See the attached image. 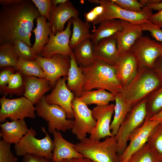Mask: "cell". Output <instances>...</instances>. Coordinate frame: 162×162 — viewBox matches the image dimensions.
<instances>
[{"mask_svg": "<svg viewBox=\"0 0 162 162\" xmlns=\"http://www.w3.org/2000/svg\"><path fill=\"white\" fill-rule=\"evenodd\" d=\"M35 108L38 116L48 122V130L50 133L52 134L55 130L65 132L72 128L74 120L67 119L66 112L60 106L48 104L45 96L42 97Z\"/></svg>", "mask_w": 162, "mask_h": 162, "instance_id": "obj_8", "label": "cell"}, {"mask_svg": "<svg viewBox=\"0 0 162 162\" xmlns=\"http://www.w3.org/2000/svg\"><path fill=\"white\" fill-rule=\"evenodd\" d=\"M16 69L7 67L2 68L0 72V87L7 85L12 76L16 72Z\"/></svg>", "mask_w": 162, "mask_h": 162, "instance_id": "obj_42", "label": "cell"}, {"mask_svg": "<svg viewBox=\"0 0 162 162\" xmlns=\"http://www.w3.org/2000/svg\"><path fill=\"white\" fill-rule=\"evenodd\" d=\"M159 58V61L157 59L156 61L154 68H155V70L158 73L159 78H160L162 80V59L160 56Z\"/></svg>", "mask_w": 162, "mask_h": 162, "instance_id": "obj_46", "label": "cell"}, {"mask_svg": "<svg viewBox=\"0 0 162 162\" xmlns=\"http://www.w3.org/2000/svg\"><path fill=\"white\" fill-rule=\"evenodd\" d=\"M23 0H0V4L2 6L10 5L22 2Z\"/></svg>", "mask_w": 162, "mask_h": 162, "instance_id": "obj_47", "label": "cell"}, {"mask_svg": "<svg viewBox=\"0 0 162 162\" xmlns=\"http://www.w3.org/2000/svg\"></svg>", "mask_w": 162, "mask_h": 162, "instance_id": "obj_55", "label": "cell"}, {"mask_svg": "<svg viewBox=\"0 0 162 162\" xmlns=\"http://www.w3.org/2000/svg\"><path fill=\"white\" fill-rule=\"evenodd\" d=\"M149 68H141L134 78L120 92L133 107L147 95L155 90L160 83L159 77Z\"/></svg>", "mask_w": 162, "mask_h": 162, "instance_id": "obj_3", "label": "cell"}, {"mask_svg": "<svg viewBox=\"0 0 162 162\" xmlns=\"http://www.w3.org/2000/svg\"><path fill=\"white\" fill-rule=\"evenodd\" d=\"M16 69L24 76L45 78L44 71L36 60H29L20 58L17 62Z\"/></svg>", "mask_w": 162, "mask_h": 162, "instance_id": "obj_33", "label": "cell"}, {"mask_svg": "<svg viewBox=\"0 0 162 162\" xmlns=\"http://www.w3.org/2000/svg\"><path fill=\"white\" fill-rule=\"evenodd\" d=\"M40 16L32 0L2 6L0 10V45L21 40L31 46L34 21Z\"/></svg>", "mask_w": 162, "mask_h": 162, "instance_id": "obj_1", "label": "cell"}, {"mask_svg": "<svg viewBox=\"0 0 162 162\" xmlns=\"http://www.w3.org/2000/svg\"><path fill=\"white\" fill-rule=\"evenodd\" d=\"M0 126V137L10 144L18 143L29 129L24 119L6 121Z\"/></svg>", "mask_w": 162, "mask_h": 162, "instance_id": "obj_23", "label": "cell"}, {"mask_svg": "<svg viewBox=\"0 0 162 162\" xmlns=\"http://www.w3.org/2000/svg\"><path fill=\"white\" fill-rule=\"evenodd\" d=\"M142 31L149 32L156 40L162 42V29L150 22H146L140 24Z\"/></svg>", "mask_w": 162, "mask_h": 162, "instance_id": "obj_41", "label": "cell"}, {"mask_svg": "<svg viewBox=\"0 0 162 162\" xmlns=\"http://www.w3.org/2000/svg\"><path fill=\"white\" fill-rule=\"evenodd\" d=\"M73 53L76 62L82 67L91 65L96 60L94 53L93 44L90 39L79 45L74 50Z\"/></svg>", "mask_w": 162, "mask_h": 162, "instance_id": "obj_29", "label": "cell"}, {"mask_svg": "<svg viewBox=\"0 0 162 162\" xmlns=\"http://www.w3.org/2000/svg\"><path fill=\"white\" fill-rule=\"evenodd\" d=\"M54 148L51 161L55 162L64 159L82 158L83 155L74 148V144L66 140L59 131L55 130L52 134Z\"/></svg>", "mask_w": 162, "mask_h": 162, "instance_id": "obj_22", "label": "cell"}, {"mask_svg": "<svg viewBox=\"0 0 162 162\" xmlns=\"http://www.w3.org/2000/svg\"><path fill=\"white\" fill-rule=\"evenodd\" d=\"M38 9L41 16L46 18L49 22L52 8L50 0H32Z\"/></svg>", "mask_w": 162, "mask_h": 162, "instance_id": "obj_39", "label": "cell"}, {"mask_svg": "<svg viewBox=\"0 0 162 162\" xmlns=\"http://www.w3.org/2000/svg\"><path fill=\"white\" fill-rule=\"evenodd\" d=\"M104 10V8L101 5L96 7L90 11L84 14L86 22H93L94 20L100 15L101 14Z\"/></svg>", "mask_w": 162, "mask_h": 162, "instance_id": "obj_43", "label": "cell"}, {"mask_svg": "<svg viewBox=\"0 0 162 162\" xmlns=\"http://www.w3.org/2000/svg\"><path fill=\"white\" fill-rule=\"evenodd\" d=\"M71 20L73 28L69 46L72 50L82 42L90 39L91 34L89 23L83 21L78 17L72 18Z\"/></svg>", "mask_w": 162, "mask_h": 162, "instance_id": "obj_28", "label": "cell"}, {"mask_svg": "<svg viewBox=\"0 0 162 162\" xmlns=\"http://www.w3.org/2000/svg\"><path fill=\"white\" fill-rule=\"evenodd\" d=\"M0 90L1 93L5 95L20 96L23 94L25 92L24 76L17 70L11 77L8 84L0 87Z\"/></svg>", "mask_w": 162, "mask_h": 162, "instance_id": "obj_31", "label": "cell"}, {"mask_svg": "<svg viewBox=\"0 0 162 162\" xmlns=\"http://www.w3.org/2000/svg\"><path fill=\"white\" fill-rule=\"evenodd\" d=\"M90 2L99 4L104 8L102 13L94 20V24L108 20L119 19L134 24L140 25L149 22L148 19L153 14L152 9L146 6L140 12H134L123 9L111 0H91Z\"/></svg>", "mask_w": 162, "mask_h": 162, "instance_id": "obj_5", "label": "cell"}, {"mask_svg": "<svg viewBox=\"0 0 162 162\" xmlns=\"http://www.w3.org/2000/svg\"><path fill=\"white\" fill-rule=\"evenodd\" d=\"M41 130L45 136L38 139L36 138L37 134L34 128L32 127L28 129L19 142L15 145V152L17 156L23 157L26 154H32L51 160L54 148L53 140L43 126Z\"/></svg>", "mask_w": 162, "mask_h": 162, "instance_id": "obj_6", "label": "cell"}, {"mask_svg": "<svg viewBox=\"0 0 162 162\" xmlns=\"http://www.w3.org/2000/svg\"><path fill=\"white\" fill-rule=\"evenodd\" d=\"M127 162H162V158L147 143L134 152Z\"/></svg>", "mask_w": 162, "mask_h": 162, "instance_id": "obj_32", "label": "cell"}, {"mask_svg": "<svg viewBox=\"0 0 162 162\" xmlns=\"http://www.w3.org/2000/svg\"><path fill=\"white\" fill-rule=\"evenodd\" d=\"M72 24L71 18L68 21L66 28L63 31L55 35L51 32L49 41L41 52L42 57L50 58L56 54L70 56L73 52L69 46L70 38L72 34L70 29Z\"/></svg>", "mask_w": 162, "mask_h": 162, "instance_id": "obj_13", "label": "cell"}, {"mask_svg": "<svg viewBox=\"0 0 162 162\" xmlns=\"http://www.w3.org/2000/svg\"><path fill=\"white\" fill-rule=\"evenodd\" d=\"M147 143L162 158V122L154 129Z\"/></svg>", "mask_w": 162, "mask_h": 162, "instance_id": "obj_37", "label": "cell"}, {"mask_svg": "<svg viewBox=\"0 0 162 162\" xmlns=\"http://www.w3.org/2000/svg\"><path fill=\"white\" fill-rule=\"evenodd\" d=\"M13 45L15 52L19 58L29 60H35L37 56L33 52L32 47L24 41L17 40L14 42Z\"/></svg>", "mask_w": 162, "mask_h": 162, "instance_id": "obj_36", "label": "cell"}, {"mask_svg": "<svg viewBox=\"0 0 162 162\" xmlns=\"http://www.w3.org/2000/svg\"><path fill=\"white\" fill-rule=\"evenodd\" d=\"M70 66L67 77L66 86L75 97L80 98L83 91L85 77L82 67L78 66L75 60L73 52L69 56Z\"/></svg>", "mask_w": 162, "mask_h": 162, "instance_id": "obj_24", "label": "cell"}, {"mask_svg": "<svg viewBox=\"0 0 162 162\" xmlns=\"http://www.w3.org/2000/svg\"><path fill=\"white\" fill-rule=\"evenodd\" d=\"M161 58L162 59V47L161 48L160 52V56Z\"/></svg>", "mask_w": 162, "mask_h": 162, "instance_id": "obj_54", "label": "cell"}, {"mask_svg": "<svg viewBox=\"0 0 162 162\" xmlns=\"http://www.w3.org/2000/svg\"><path fill=\"white\" fill-rule=\"evenodd\" d=\"M87 106L80 98L75 97L72 103L74 120L71 132L80 141L92 132L96 123L92 110Z\"/></svg>", "mask_w": 162, "mask_h": 162, "instance_id": "obj_10", "label": "cell"}, {"mask_svg": "<svg viewBox=\"0 0 162 162\" xmlns=\"http://www.w3.org/2000/svg\"><path fill=\"white\" fill-rule=\"evenodd\" d=\"M55 162H72L71 159H64Z\"/></svg>", "mask_w": 162, "mask_h": 162, "instance_id": "obj_53", "label": "cell"}, {"mask_svg": "<svg viewBox=\"0 0 162 162\" xmlns=\"http://www.w3.org/2000/svg\"><path fill=\"white\" fill-rule=\"evenodd\" d=\"M146 6L152 10H156L158 11L162 10V2L157 4L148 5Z\"/></svg>", "mask_w": 162, "mask_h": 162, "instance_id": "obj_49", "label": "cell"}, {"mask_svg": "<svg viewBox=\"0 0 162 162\" xmlns=\"http://www.w3.org/2000/svg\"><path fill=\"white\" fill-rule=\"evenodd\" d=\"M121 8L129 11L138 12L144 7L137 0H111Z\"/></svg>", "mask_w": 162, "mask_h": 162, "instance_id": "obj_40", "label": "cell"}, {"mask_svg": "<svg viewBox=\"0 0 162 162\" xmlns=\"http://www.w3.org/2000/svg\"><path fill=\"white\" fill-rule=\"evenodd\" d=\"M121 20L122 29L114 35L116 40L118 50L120 53H122L130 50L137 39L142 35L143 31L140 25Z\"/></svg>", "mask_w": 162, "mask_h": 162, "instance_id": "obj_19", "label": "cell"}, {"mask_svg": "<svg viewBox=\"0 0 162 162\" xmlns=\"http://www.w3.org/2000/svg\"><path fill=\"white\" fill-rule=\"evenodd\" d=\"M46 157L32 154H26L23 156L22 162H51Z\"/></svg>", "mask_w": 162, "mask_h": 162, "instance_id": "obj_44", "label": "cell"}, {"mask_svg": "<svg viewBox=\"0 0 162 162\" xmlns=\"http://www.w3.org/2000/svg\"><path fill=\"white\" fill-rule=\"evenodd\" d=\"M162 44L142 35L136 40L130 50L137 57L139 68H146L152 69L157 59L160 56Z\"/></svg>", "mask_w": 162, "mask_h": 162, "instance_id": "obj_11", "label": "cell"}, {"mask_svg": "<svg viewBox=\"0 0 162 162\" xmlns=\"http://www.w3.org/2000/svg\"><path fill=\"white\" fill-rule=\"evenodd\" d=\"M140 2L144 7L149 4L159 3L162 2V0H140Z\"/></svg>", "mask_w": 162, "mask_h": 162, "instance_id": "obj_48", "label": "cell"}, {"mask_svg": "<svg viewBox=\"0 0 162 162\" xmlns=\"http://www.w3.org/2000/svg\"><path fill=\"white\" fill-rule=\"evenodd\" d=\"M162 122L161 120L146 118L143 124L130 136L129 139V144L123 153L119 156V162H127L134 152L147 143L152 131Z\"/></svg>", "mask_w": 162, "mask_h": 162, "instance_id": "obj_14", "label": "cell"}, {"mask_svg": "<svg viewBox=\"0 0 162 162\" xmlns=\"http://www.w3.org/2000/svg\"><path fill=\"white\" fill-rule=\"evenodd\" d=\"M82 69L86 79L83 91L103 88L115 96L121 92L123 86L116 76L114 66L96 60L91 65Z\"/></svg>", "mask_w": 162, "mask_h": 162, "instance_id": "obj_2", "label": "cell"}, {"mask_svg": "<svg viewBox=\"0 0 162 162\" xmlns=\"http://www.w3.org/2000/svg\"><path fill=\"white\" fill-rule=\"evenodd\" d=\"M149 22L161 28L162 27V10L153 14L148 18Z\"/></svg>", "mask_w": 162, "mask_h": 162, "instance_id": "obj_45", "label": "cell"}, {"mask_svg": "<svg viewBox=\"0 0 162 162\" xmlns=\"http://www.w3.org/2000/svg\"><path fill=\"white\" fill-rule=\"evenodd\" d=\"M71 159L72 162H93L89 159L84 157L74 158Z\"/></svg>", "mask_w": 162, "mask_h": 162, "instance_id": "obj_50", "label": "cell"}, {"mask_svg": "<svg viewBox=\"0 0 162 162\" xmlns=\"http://www.w3.org/2000/svg\"><path fill=\"white\" fill-rule=\"evenodd\" d=\"M74 144L75 149L83 157L93 162H119L117 142L115 136L105 138L102 141L86 137Z\"/></svg>", "mask_w": 162, "mask_h": 162, "instance_id": "obj_4", "label": "cell"}, {"mask_svg": "<svg viewBox=\"0 0 162 162\" xmlns=\"http://www.w3.org/2000/svg\"><path fill=\"white\" fill-rule=\"evenodd\" d=\"M115 101L114 115L110 126L112 134L113 136L117 134L121 125L133 107L120 92L115 96Z\"/></svg>", "mask_w": 162, "mask_h": 162, "instance_id": "obj_26", "label": "cell"}, {"mask_svg": "<svg viewBox=\"0 0 162 162\" xmlns=\"http://www.w3.org/2000/svg\"><path fill=\"white\" fill-rule=\"evenodd\" d=\"M67 77L64 76L57 80L55 86L51 92L45 96V99L50 104L60 106L65 111L68 118L72 119L74 115L72 103L75 96L66 86Z\"/></svg>", "mask_w": 162, "mask_h": 162, "instance_id": "obj_16", "label": "cell"}, {"mask_svg": "<svg viewBox=\"0 0 162 162\" xmlns=\"http://www.w3.org/2000/svg\"><path fill=\"white\" fill-rule=\"evenodd\" d=\"M37 26L33 32L34 34L35 40L32 47L33 52L37 56L40 55L44 46L48 42L51 32L50 24L46 22V19L40 16L36 18Z\"/></svg>", "mask_w": 162, "mask_h": 162, "instance_id": "obj_25", "label": "cell"}, {"mask_svg": "<svg viewBox=\"0 0 162 162\" xmlns=\"http://www.w3.org/2000/svg\"><path fill=\"white\" fill-rule=\"evenodd\" d=\"M146 101L147 98H145L132 108L114 136L117 142L118 156L126 149L130 135L144 123L147 116Z\"/></svg>", "mask_w": 162, "mask_h": 162, "instance_id": "obj_7", "label": "cell"}, {"mask_svg": "<svg viewBox=\"0 0 162 162\" xmlns=\"http://www.w3.org/2000/svg\"><path fill=\"white\" fill-rule=\"evenodd\" d=\"M79 15V11L69 0L56 6L52 7L49 22L52 32L55 35L63 31L66 22Z\"/></svg>", "mask_w": 162, "mask_h": 162, "instance_id": "obj_18", "label": "cell"}, {"mask_svg": "<svg viewBox=\"0 0 162 162\" xmlns=\"http://www.w3.org/2000/svg\"><path fill=\"white\" fill-rule=\"evenodd\" d=\"M0 122H4L7 118L13 120L36 118L34 104L24 96L10 99L4 95L0 99Z\"/></svg>", "mask_w": 162, "mask_h": 162, "instance_id": "obj_9", "label": "cell"}, {"mask_svg": "<svg viewBox=\"0 0 162 162\" xmlns=\"http://www.w3.org/2000/svg\"><path fill=\"white\" fill-rule=\"evenodd\" d=\"M149 119L152 120L162 121V110Z\"/></svg>", "mask_w": 162, "mask_h": 162, "instance_id": "obj_51", "label": "cell"}, {"mask_svg": "<svg viewBox=\"0 0 162 162\" xmlns=\"http://www.w3.org/2000/svg\"><path fill=\"white\" fill-rule=\"evenodd\" d=\"M115 104L97 106L93 110L92 116L96 121L94 128L90 134L89 138L99 141L100 139L113 136L110 129L112 117L114 111Z\"/></svg>", "mask_w": 162, "mask_h": 162, "instance_id": "obj_15", "label": "cell"}, {"mask_svg": "<svg viewBox=\"0 0 162 162\" xmlns=\"http://www.w3.org/2000/svg\"><path fill=\"white\" fill-rule=\"evenodd\" d=\"M116 76L123 87L127 85L136 74L139 67L138 59L131 51L120 53L114 66Z\"/></svg>", "mask_w": 162, "mask_h": 162, "instance_id": "obj_17", "label": "cell"}, {"mask_svg": "<svg viewBox=\"0 0 162 162\" xmlns=\"http://www.w3.org/2000/svg\"><path fill=\"white\" fill-rule=\"evenodd\" d=\"M67 0H51L52 7H56L62 3L65 2Z\"/></svg>", "mask_w": 162, "mask_h": 162, "instance_id": "obj_52", "label": "cell"}, {"mask_svg": "<svg viewBox=\"0 0 162 162\" xmlns=\"http://www.w3.org/2000/svg\"><path fill=\"white\" fill-rule=\"evenodd\" d=\"M98 28L92 31L90 39L93 44L101 40L110 37L121 30L122 27L120 20H106L101 22Z\"/></svg>", "mask_w": 162, "mask_h": 162, "instance_id": "obj_27", "label": "cell"}, {"mask_svg": "<svg viewBox=\"0 0 162 162\" xmlns=\"http://www.w3.org/2000/svg\"><path fill=\"white\" fill-rule=\"evenodd\" d=\"M35 60L44 71L45 78L54 88L57 80L62 76H67L70 66V57L56 54L50 58L37 56Z\"/></svg>", "mask_w": 162, "mask_h": 162, "instance_id": "obj_12", "label": "cell"}, {"mask_svg": "<svg viewBox=\"0 0 162 162\" xmlns=\"http://www.w3.org/2000/svg\"><path fill=\"white\" fill-rule=\"evenodd\" d=\"M14 50L13 45L7 43L0 45V68L7 67L16 68L19 59Z\"/></svg>", "mask_w": 162, "mask_h": 162, "instance_id": "obj_34", "label": "cell"}, {"mask_svg": "<svg viewBox=\"0 0 162 162\" xmlns=\"http://www.w3.org/2000/svg\"><path fill=\"white\" fill-rule=\"evenodd\" d=\"M93 49L96 60L115 66L120 53L114 35L102 39L97 43L93 44Z\"/></svg>", "mask_w": 162, "mask_h": 162, "instance_id": "obj_20", "label": "cell"}, {"mask_svg": "<svg viewBox=\"0 0 162 162\" xmlns=\"http://www.w3.org/2000/svg\"><path fill=\"white\" fill-rule=\"evenodd\" d=\"M10 145L3 140L0 141V162H17V158L10 150Z\"/></svg>", "mask_w": 162, "mask_h": 162, "instance_id": "obj_38", "label": "cell"}, {"mask_svg": "<svg viewBox=\"0 0 162 162\" xmlns=\"http://www.w3.org/2000/svg\"><path fill=\"white\" fill-rule=\"evenodd\" d=\"M80 98L87 105L92 104L97 106L106 105L115 100V95L103 88L83 91Z\"/></svg>", "mask_w": 162, "mask_h": 162, "instance_id": "obj_30", "label": "cell"}, {"mask_svg": "<svg viewBox=\"0 0 162 162\" xmlns=\"http://www.w3.org/2000/svg\"><path fill=\"white\" fill-rule=\"evenodd\" d=\"M25 92L23 94L34 104H36L44 94L51 88L49 81L44 77L24 76Z\"/></svg>", "mask_w": 162, "mask_h": 162, "instance_id": "obj_21", "label": "cell"}, {"mask_svg": "<svg viewBox=\"0 0 162 162\" xmlns=\"http://www.w3.org/2000/svg\"><path fill=\"white\" fill-rule=\"evenodd\" d=\"M147 116L150 119L162 110V86L149 99L147 98Z\"/></svg>", "mask_w": 162, "mask_h": 162, "instance_id": "obj_35", "label": "cell"}]
</instances>
